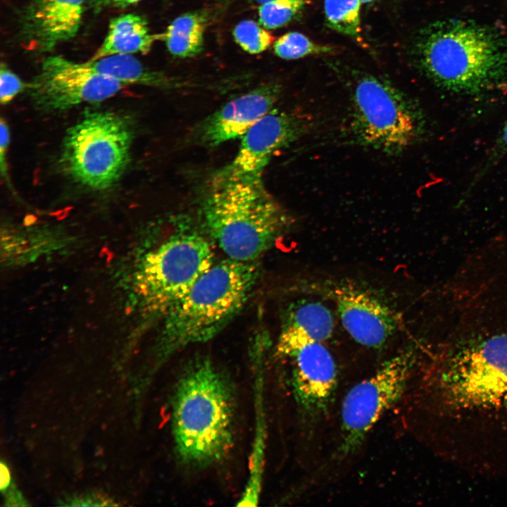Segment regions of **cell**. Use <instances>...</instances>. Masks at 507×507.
Wrapping results in <instances>:
<instances>
[{
  "label": "cell",
  "instance_id": "1",
  "mask_svg": "<svg viewBox=\"0 0 507 507\" xmlns=\"http://www.w3.org/2000/svg\"><path fill=\"white\" fill-rule=\"evenodd\" d=\"M449 332L423 350L404 396L408 426L468 474L507 477V290L453 307Z\"/></svg>",
  "mask_w": 507,
  "mask_h": 507
},
{
  "label": "cell",
  "instance_id": "2",
  "mask_svg": "<svg viewBox=\"0 0 507 507\" xmlns=\"http://www.w3.org/2000/svg\"><path fill=\"white\" fill-rule=\"evenodd\" d=\"M234 409L225 375L208 358L192 361L173 400L172 430L180 461L206 468L225 459L234 444Z\"/></svg>",
  "mask_w": 507,
  "mask_h": 507
},
{
  "label": "cell",
  "instance_id": "3",
  "mask_svg": "<svg viewBox=\"0 0 507 507\" xmlns=\"http://www.w3.org/2000/svg\"><path fill=\"white\" fill-rule=\"evenodd\" d=\"M210 237L229 258L253 262L287 230L291 218L262 177L218 171L201 207Z\"/></svg>",
  "mask_w": 507,
  "mask_h": 507
},
{
  "label": "cell",
  "instance_id": "4",
  "mask_svg": "<svg viewBox=\"0 0 507 507\" xmlns=\"http://www.w3.org/2000/svg\"><path fill=\"white\" fill-rule=\"evenodd\" d=\"M415 51L423 72L446 89L477 94L500 84L507 74V46L494 31L475 23H435L419 34Z\"/></svg>",
  "mask_w": 507,
  "mask_h": 507
},
{
  "label": "cell",
  "instance_id": "5",
  "mask_svg": "<svg viewBox=\"0 0 507 507\" xmlns=\"http://www.w3.org/2000/svg\"><path fill=\"white\" fill-rule=\"evenodd\" d=\"M258 275L254 261L228 258L213 264L167 313L163 356L216 336L242 309Z\"/></svg>",
  "mask_w": 507,
  "mask_h": 507
},
{
  "label": "cell",
  "instance_id": "6",
  "mask_svg": "<svg viewBox=\"0 0 507 507\" xmlns=\"http://www.w3.org/2000/svg\"><path fill=\"white\" fill-rule=\"evenodd\" d=\"M134 137L130 118L111 111H87L67 130L60 164L69 177L89 189L113 186L125 171Z\"/></svg>",
  "mask_w": 507,
  "mask_h": 507
},
{
  "label": "cell",
  "instance_id": "7",
  "mask_svg": "<svg viewBox=\"0 0 507 507\" xmlns=\"http://www.w3.org/2000/svg\"><path fill=\"white\" fill-rule=\"evenodd\" d=\"M418 356L417 347L408 346L348 391L341 406L337 442L328 461L332 468L350 462L383 415L403 398Z\"/></svg>",
  "mask_w": 507,
  "mask_h": 507
},
{
  "label": "cell",
  "instance_id": "8",
  "mask_svg": "<svg viewBox=\"0 0 507 507\" xmlns=\"http://www.w3.org/2000/svg\"><path fill=\"white\" fill-rule=\"evenodd\" d=\"M349 128L361 146L387 155L406 151L423 130V117L411 99L387 80L358 77L351 93Z\"/></svg>",
  "mask_w": 507,
  "mask_h": 507
},
{
  "label": "cell",
  "instance_id": "9",
  "mask_svg": "<svg viewBox=\"0 0 507 507\" xmlns=\"http://www.w3.org/2000/svg\"><path fill=\"white\" fill-rule=\"evenodd\" d=\"M213 264L208 238L189 220H175L173 232L144 261L139 282L146 303L167 314Z\"/></svg>",
  "mask_w": 507,
  "mask_h": 507
},
{
  "label": "cell",
  "instance_id": "10",
  "mask_svg": "<svg viewBox=\"0 0 507 507\" xmlns=\"http://www.w3.org/2000/svg\"><path fill=\"white\" fill-rule=\"evenodd\" d=\"M277 351L291 361L294 396L299 414L311 432L325 418L337 387L334 359L321 342L287 326L282 327Z\"/></svg>",
  "mask_w": 507,
  "mask_h": 507
},
{
  "label": "cell",
  "instance_id": "11",
  "mask_svg": "<svg viewBox=\"0 0 507 507\" xmlns=\"http://www.w3.org/2000/svg\"><path fill=\"white\" fill-rule=\"evenodd\" d=\"M127 84L76 68L62 56H49L28 84L31 100L39 111L60 113L84 104L103 101Z\"/></svg>",
  "mask_w": 507,
  "mask_h": 507
},
{
  "label": "cell",
  "instance_id": "12",
  "mask_svg": "<svg viewBox=\"0 0 507 507\" xmlns=\"http://www.w3.org/2000/svg\"><path fill=\"white\" fill-rule=\"evenodd\" d=\"M311 125L303 114L273 108L241 137L234 159L220 170L236 176L262 177L276 152L306 134Z\"/></svg>",
  "mask_w": 507,
  "mask_h": 507
},
{
  "label": "cell",
  "instance_id": "13",
  "mask_svg": "<svg viewBox=\"0 0 507 507\" xmlns=\"http://www.w3.org/2000/svg\"><path fill=\"white\" fill-rule=\"evenodd\" d=\"M282 93V85L270 82L225 103L202 120L194 129L198 144L215 147L242 137L260 118L275 108Z\"/></svg>",
  "mask_w": 507,
  "mask_h": 507
},
{
  "label": "cell",
  "instance_id": "14",
  "mask_svg": "<svg viewBox=\"0 0 507 507\" xmlns=\"http://www.w3.org/2000/svg\"><path fill=\"white\" fill-rule=\"evenodd\" d=\"M333 294L342 325L356 342L378 348L392 336L396 318L378 299L350 285L339 287Z\"/></svg>",
  "mask_w": 507,
  "mask_h": 507
},
{
  "label": "cell",
  "instance_id": "15",
  "mask_svg": "<svg viewBox=\"0 0 507 507\" xmlns=\"http://www.w3.org/2000/svg\"><path fill=\"white\" fill-rule=\"evenodd\" d=\"M86 0H34L23 23L28 48L49 51L73 38L83 17Z\"/></svg>",
  "mask_w": 507,
  "mask_h": 507
},
{
  "label": "cell",
  "instance_id": "16",
  "mask_svg": "<svg viewBox=\"0 0 507 507\" xmlns=\"http://www.w3.org/2000/svg\"><path fill=\"white\" fill-rule=\"evenodd\" d=\"M159 35L149 32L146 19L134 13L112 18L104 42L90 59L115 54H148Z\"/></svg>",
  "mask_w": 507,
  "mask_h": 507
},
{
  "label": "cell",
  "instance_id": "17",
  "mask_svg": "<svg viewBox=\"0 0 507 507\" xmlns=\"http://www.w3.org/2000/svg\"><path fill=\"white\" fill-rule=\"evenodd\" d=\"M283 326L295 328L311 339L322 342L332 336L334 320L330 311L320 302L301 300L289 306Z\"/></svg>",
  "mask_w": 507,
  "mask_h": 507
},
{
  "label": "cell",
  "instance_id": "18",
  "mask_svg": "<svg viewBox=\"0 0 507 507\" xmlns=\"http://www.w3.org/2000/svg\"><path fill=\"white\" fill-rule=\"evenodd\" d=\"M361 0H325L324 11L327 25L351 37L361 33Z\"/></svg>",
  "mask_w": 507,
  "mask_h": 507
},
{
  "label": "cell",
  "instance_id": "19",
  "mask_svg": "<svg viewBox=\"0 0 507 507\" xmlns=\"http://www.w3.org/2000/svg\"><path fill=\"white\" fill-rule=\"evenodd\" d=\"M273 49L278 57L285 60L331 54L337 51L335 46L315 42L298 32H289L280 37L274 42Z\"/></svg>",
  "mask_w": 507,
  "mask_h": 507
},
{
  "label": "cell",
  "instance_id": "20",
  "mask_svg": "<svg viewBox=\"0 0 507 507\" xmlns=\"http://www.w3.org/2000/svg\"><path fill=\"white\" fill-rule=\"evenodd\" d=\"M308 0H273L260 5V24L276 29L287 24L304 7Z\"/></svg>",
  "mask_w": 507,
  "mask_h": 507
},
{
  "label": "cell",
  "instance_id": "21",
  "mask_svg": "<svg viewBox=\"0 0 507 507\" xmlns=\"http://www.w3.org/2000/svg\"><path fill=\"white\" fill-rule=\"evenodd\" d=\"M233 37L237 44L251 54L265 51L275 39L265 28L251 20L239 22L233 30Z\"/></svg>",
  "mask_w": 507,
  "mask_h": 507
},
{
  "label": "cell",
  "instance_id": "22",
  "mask_svg": "<svg viewBox=\"0 0 507 507\" xmlns=\"http://www.w3.org/2000/svg\"><path fill=\"white\" fill-rule=\"evenodd\" d=\"M159 39L164 41L171 54L181 58L194 57L203 49L204 37H188L163 32L159 34Z\"/></svg>",
  "mask_w": 507,
  "mask_h": 507
},
{
  "label": "cell",
  "instance_id": "23",
  "mask_svg": "<svg viewBox=\"0 0 507 507\" xmlns=\"http://www.w3.org/2000/svg\"><path fill=\"white\" fill-rule=\"evenodd\" d=\"M206 25V20L202 13H187L174 19L165 32L204 36Z\"/></svg>",
  "mask_w": 507,
  "mask_h": 507
},
{
  "label": "cell",
  "instance_id": "24",
  "mask_svg": "<svg viewBox=\"0 0 507 507\" xmlns=\"http://www.w3.org/2000/svg\"><path fill=\"white\" fill-rule=\"evenodd\" d=\"M27 85L4 63L0 71V101L2 105L10 103Z\"/></svg>",
  "mask_w": 507,
  "mask_h": 507
},
{
  "label": "cell",
  "instance_id": "25",
  "mask_svg": "<svg viewBox=\"0 0 507 507\" xmlns=\"http://www.w3.org/2000/svg\"><path fill=\"white\" fill-rule=\"evenodd\" d=\"M0 169L1 174L9 184L8 173L7 171L6 155L10 142V133L6 121L1 118L0 122Z\"/></svg>",
  "mask_w": 507,
  "mask_h": 507
},
{
  "label": "cell",
  "instance_id": "26",
  "mask_svg": "<svg viewBox=\"0 0 507 507\" xmlns=\"http://www.w3.org/2000/svg\"><path fill=\"white\" fill-rule=\"evenodd\" d=\"M11 482L10 473L6 464L1 463V490L6 489Z\"/></svg>",
  "mask_w": 507,
  "mask_h": 507
},
{
  "label": "cell",
  "instance_id": "27",
  "mask_svg": "<svg viewBox=\"0 0 507 507\" xmlns=\"http://www.w3.org/2000/svg\"><path fill=\"white\" fill-rule=\"evenodd\" d=\"M141 0H112L111 4L117 7L125 8Z\"/></svg>",
  "mask_w": 507,
  "mask_h": 507
},
{
  "label": "cell",
  "instance_id": "28",
  "mask_svg": "<svg viewBox=\"0 0 507 507\" xmlns=\"http://www.w3.org/2000/svg\"><path fill=\"white\" fill-rule=\"evenodd\" d=\"M112 0H92L95 7H101L106 4H110Z\"/></svg>",
  "mask_w": 507,
  "mask_h": 507
},
{
  "label": "cell",
  "instance_id": "29",
  "mask_svg": "<svg viewBox=\"0 0 507 507\" xmlns=\"http://www.w3.org/2000/svg\"><path fill=\"white\" fill-rule=\"evenodd\" d=\"M502 143L503 146L507 149V123L505 125L503 133H502Z\"/></svg>",
  "mask_w": 507,
  "mask_h": 507
},
{
  "label": "cell",
  "instance_id": "30",
  "mask_svg": "<svg viewBox=\"0 0 507 507\" xmlns=\"http://www.w3.org/2000/svg\"><path fill=\"white\" fill-rule=\"evenodd\" d=\"M254 1H255L257 4H258L261 5V4H264V3H266V2H268V1H273V0H254Z\"/></svg>",
  "mask_w": 507,
  "mask_h": 507
},
{
  "label": "cell",
  "instance_id": "31",
  "mask_svg": "<svg viewBox=\"0 0 507 507\" xmlns=\"http://www.w3.org/2000/svg\"><path fill=\"white\" fill-rule=\"evenodd\" d=\"M373 0H361V3H368L370 1H372Z\"/></svg>",
  "mask_w": 507,
  "mask_h": 507
},
{
  "label": "cell",
  "instance_id": "32",
  "mask_svg": "<svg viewBox=\"0 0 507 507\" xmlns=\"http://www.w3.org/2000/svg\"><path fill=\"white\" fill-rule=\"evenodd\" d=\"M489 257H493V256H489ZM486 258H489V257H486ZM480 259H482V258H480ZM477 260H479V259H477ZM475 261H477V260H475ZM472 261H470V262H472Z\"/></svg>",
  "mask_w": 507,
  "mask_h": 507
}]
</instances>
